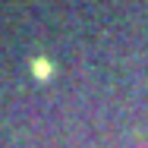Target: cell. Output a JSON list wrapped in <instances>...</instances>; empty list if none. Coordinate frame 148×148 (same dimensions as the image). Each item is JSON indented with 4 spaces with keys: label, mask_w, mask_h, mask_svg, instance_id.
Here are the masks:
<instances>
[{
    "label": "cell",
    "mask_w": 148,
    "mask_h": 148,
    "mask_svg": "<svg viewBox=\"0 0 148 148\" xmlns=\"http://www.w3.org/2000/svg\"><path fill=\"white\" fill-rule=\"evenodd\" d=\"M35 69H38V76H47V63H44V60H38V63H35Z\"/></svg>",
    "instance_id": "obj_1"
}]
</instances>
